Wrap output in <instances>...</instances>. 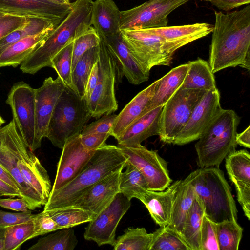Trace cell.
<instances>
[{
  "label": "cell",
  "mask_w": 250,
  "mask_h": 250,
  "mask_svg": "<svg viewBox=\"0 0 250 250\" xmlns=\"http://www.w3.org/2000/svg\"><path fill=\"white\" fill-rule=\"evenodd\" d=\"M127 159L142 172L148 190L163 191L172 182L167 169V162L157 151L149 150L141 144L125 146H117Z\"/></svg>",
  "instance_id": "13"
},
{
  "label": "cell",
  "mask_w": 250,
  "mask_h": 250,
  "mask_svg": "<svg viewBox=\"0 0 250 250\" xmlns=\"http://www.w3.org/2000/svg\"><path fill=\"white\" fill-rule=\"evenodd\" d=\"M188 63L179 65L159 79L154 95L146 112L165 104L182 85L188 71Z\"/></svg>",
  "instance_id": "29"
},
{
  "label": "cell",
  "mask_w": 250,
  "mask_h": 250,
  "mask_svg": "<svg viewBox=\"0 0 250 250\" xmlns=\"http://www.w3.org/2000/svg\"><path fill=\"white\" fill-rule=\"evenodd\" d=\"M201 250H219L217 242L216 223L205 214L201 228Z\"/></svg>",
  "instance_id": "43"
},
{
  "label": "cell",
  "mask_w": 250,
  "mask_h": 250,
  "mask_svg": "<svg viewBox=\"0 0 250 250\" xmlns=\"http://www.w3.org/2000/svg\"><path fill=\"white\" fill-rule=\"evenodd\" d=\"M99 47L98 82L86 103L92 117L95 118L113 113L118 109L115 91L117 74L116 61L104 39L100 38Z\"/></svg>",
  "instance_id": "8"
},
{
  "label": "cell",
  "mask_w": 250,
  "mask_h": 250,
  "mask_svg": "<svg viewBox=\"0 0 250 250\" xmlns=\"http://www.w3.org/2000/svg\"></svg>",
  "instance_id": "60"
},
{
  "label": "cell",
  "mask_w": 250,
  "mask_h": 250,
  "mask_svg": "<svg viewBox=\"0 0 250 250\" xmlns=\"http://www.w3.org/2000/svg\"><path fill=\"white\" fill-rule=\"evenodd\" d=\"M99 52V45L87 51L78 60L72 71L71 89L83 99L92 67L98 61Z\"/></svg>",
  "instance_id": "33"
},
{
  "label": "cell",
  "mask_w": 250,
  "mask_h": 250,
  "mask_svg": "<svg viewBox=\"0 0 250 250\" xmlns=\"http://www.w3.org/2000/svg\"><path fill=\"white\" fill-rule=\"evenodd\" d=\"M125 170L121 172L119 180V192L131 200L139 199L148 190L147 183L142 172L135 166L127 161Z\"/></svg>",
  "instance_id": "34"
},
{
  "label": "cell",
  "mask_w": 250,
  "mask_h": 250,
  "mask_svg": "<svg viewBox=\"0 0 250 250\" xmlns=\"http://www.w3.org/2000/svg\"><path fill=\"white\" fill-rule=\"evenodd\" d=\"M214 14L208 62L212 72L237 66L250 71V4L240 10Z\"/></svg>",
  "instance_id": "1"
},
{
  "label": "cell",
  "mask_w": 250,
  "mask_h": 250,
  "mask_svg": "<svg viewBox=\"0 0 250 250\" xmlns=\"http://www.w3.org/2000/svg\"><path fill=\"white\" fill-rule=\"evenodd\" d=\"M213 29L212 24L197 23L146 29L161 38L174 54L182 46L208 35L212 32Z\"/></svg>",
  "instance_id": "22"
},
{
  "label": "cell",
  "mask_w": 250,
  "mask_h": 250,
  "mask_svg": "<svg viewBox=\"0 0 250 250\" xmlns=\"http://www.w3.org/2000/svg\"><path fill=\"white\" fill-rule=\"evenodd\" d=\"M34 233L32 221L6 227L4 250H20L24 242L33 238Z\"/></svg>",
  "instance_id": "40"
},
{
  "label": "cell",
  "mask_w": 250,
  "mask_h": 250,
  "mask_svg": "<svg viewBox=\"0 0 250 250\" xmlns=\"http://www.w3.org/2000/svg\"><path fill=\"white\" fill-rule=\"evenodd\" d=\"M26 19L24 24L0 40V54L17 41L48 28L57 27L62 22L35 16H27Z\"/></svg>",
  "instance_id": "31"
},
{
  "label": "cell",
  "mask_w": 250,
  "mask_h": 250,
  "mask_svg": "<svg viewBox=\"0 0 250 250\" xmlns=\"http://www.w3.org/2000/svg\"><path fill=\"white\" fill-rule=\"evenodd\" d=\"M65 86L59 76L55 79L49 77L43 81L41 86L35 89V150L41 147L42 139L46 137L51 115Z\"/></svg>",
  "instance_id": "17"
},
{
  "label": "cell",
  "mask_w": 250,
  "mask_h": 250,
  "mask_svg": "<svg viewBox=\"0 0 250 250\" xmlns=\"http://www.w3.org/2000/svg\"><path fill=\"white\" fill-rule=\"evenodd\" d=\"M220 10L229 11L245 4H249L250 0H206Z\"/></svg>",
  "instance_id": "50"
},
{
  "label": "cell",
  "mask_w": 250,
  "mask_h": 250,
  "mask_svg": "<svg viewBox=\"0 0 250 250\" xmlns=\"http://www.w3.org/2000/svg\"><path fill=\"white\" fill-rule=\"evenodd\" d=\"M0 178L14 188L18 190V185L11 175L0 165ZM21 193V192H20Z\"/></svg>",
  "instance_id": "54"
},
{
  "label": "cell",
  "mask_w": 250,
  "mask_h": 250,
  "mask_svg": "<svg viewBox=\"0 0 250 250\" xmlns=\"http://www.w3.org/2000/svg\"><path fill=\"white\" fill-rule=\"evenodd\" d=\"M208 91L180 87L165 104L160 119L161 141L172 144Z\"/></svg>",
  "instance_id": "9"
},
{
  "label": "cell",
  "mask_w": 250,
  "mask_h": 250,
  "mask_svg": "<svg viewBox=\"0 0 250 250\" xmlns=\"http://www.w3.org/2000/svg\"><path fill=\"white\" fill-rule=\"evenodd\" d=\"M104 40L116 61L117 71L120 70L130 83L138 85L148 80L150 72L146 71L134 57L121 32Z\"/></svg>",
  "instance_id": "21"
},
{
  "label": "cell",
  "mask_w": 250,
  "mask_h": 250,
  "mask_svg": "<svg viewBox=\"0 0 250 250\" xmlns=\"http://www.w3.org/2000/svg\"><path fill=\"white\" fill-rule=\"evenodd\" d=\"M121 34L134 57L146 71L150 72L154 66L170 65L174 54L160 37L146 29L123 30Z\"/></svg>",
  "instance_id": "10"
},
{
  "label": "cell",
  "mask_w": 250,
  "mask_h": 250,
  "mask_svg": "<svg viewBox=\"0 0 250 250\" xmlns=\"http://www.w3.org/2000/svg\"><path fill=\"white\" fill-rule=\"evenodd\" d=\"M72 3L56 0H0V11L62 21L71 10Z\"/></svg>",
  "instance_id": "18"
},
{
  "label": "cell",
  "mask_w": 250,
  "mask_h": 250,
  "mask_svg": "<svg viewBox=\"0 0 250 250\" xmlns=\"http://www.w3.org/2000/svg\"><path fill=\"white\" fill-rule=\"evenodd\" d=\"M236 143L244 147L250 148V126L240 133L236 134Z\"/></svg>",
  "instance_id": "53"
},
{
  "label": "cell",
  "mask_w": 250,
  "mask_h": 250,
  "mask_svg": "<svg viewBox=\"0 0 250 250\" xmlns=\"http://www.w3.org/2000/svg\"><path fill=\"white\" fill-rule=\"evenodd\" d=\"M6 103L11 108L18 131L33 152L36 125L35 89L23 81L16 83L8 94Z\"/></svg>",
  "instance_id": "11"
},
{
  "label": "cell",
  "mask_w": 250,
  "mask_h": 250,
  "mask_svg": "<svg viewBox=\"0 0 250 250\" xmlns=\"http://www.w3.org/2000/svg\"><path fill=\"white\" fill-rule=\"evenodd\" d=\"M78 240L73 229H61L39 239L28 250H73Z\"/></svg>",
  "instance_id": "35"
},
{
  "label": "cell",
  "mask_w": 250,
  "mask_h": 250,
  "mask_svg": "<svg viewBox=\"0 0 250 250\" xmlns=\"http://www.w3.org/2000/svg\"><path fill=\"white\" fill-rule=\"evenodd\" d=\"M62 149L51 192L60 189L77 176L96 151H88L84 148L80 134L68 139Z\"/></svg>",
  "instance_id": "16"
},
{
  "label": "cell",
  "mask_w": 250,
  "mask_h": 250,
  "mask_svg": "<svg viewBox=\"0 0 250 250\" xmlns=\"http://www.w3.org/2000/svg\"><path fill=\"white\" fill-rule=\"evenodd\" d=\"M240 117L231 109H222L195 145L200 168L219 167L226 157L235 150Z\"/></svg>",
  "instance_id": "5"
},
{
  "label": "cell",
  "mask_w": 250,
  "mask_h": 250,
  "mask_svg": "<svg viewBox=\"0 0 250 250\" xmlns=\"http://www.w3.org/2000/svg\"><path fill=\"white\" fill-rule=\"evenodd\" d=\"M56 0L60 1L61 2H65V3H69V4L72 3V2H71V0Z\"/></svg>",
  "instance_id": "57"
},
{
  "label": "cell",
  "mask_w": 250,
  "mask_h": 250,
  "mask_svg": "<svg viewBox=\"0 0 250 250\" xmlns=\"http://www.w3.org/2000/svg\"><path fill=\"white\" fill-rule=\"evenodd\" d=\"M117 116V115L114 113L103 115L98 120L86 125L80 135L93 133H108L110 135Z\"/></svg>",
  "instance_id": "44"
},
{
  "label": "cell",
  "mask_w": 250,
  "mask_h": 250,
  "mask_svg": "<svg viewBox=\"0 0 250 250\" xmlns=\"http://www.w3.org/2000/svg\"><path fill=\"white\" fill-rule=\"evenodd\" d=\"M181 181L177 180L163 191L147 190L138 199L160 227L167 226L169 223L174 195Z\"/></svg>",
  "instance_id": "26"
},
{
  "label": "cell",
  "mask_w": 250,
  "mask_h": 250,
  "mask_svg": "<svg viewBox=\"0 0 250 250\" xmlns=\"http://www.w3.org/2000/svg\"><path fill=\"white\" fill-rule=\"evenodd\" d=\"M188 63V70L181 87L208 91L217 89L214 73L207 61L199 58Z\"/></svg>",
  "instance_id": "30"
},
{
  "label": "cell",
  "mask_w": 250,
  "mask_h": 250,
  "mask_svg": "<svg viewBox=\"0 0 250 250\" xmlns=\"http://www.w3.org/2000/svg\"><path fill=\"white\" fill-rule=\"evenodd\" d=\"M122 171L114 172L94 184L70 206L81 208L96 216L120 192L119 180Z\"/></svg>",
  "instance_id": "20"
},
{
  "label": "cell",
  "mask_w": 250,
  "mask_h": 250,
  "mask_svg": "<svg viewBox=\"0 0 250 250\" xmlns=\"http://www.w3.org/2000/svg\"><path fill=\"white\" fill-rule=\"evenodd\" d=\"M121 12L113 0L93 1L91 22L100 38L106 39L121 32Z\"/></svg>",
  "instance_id": "25"
},
{
  "label": "cell",
  "mask_w": 250,
  "mask_h": 250,
  "mask_svg": "<svg viewBox=\"0 0 250 250\" xmlns=\"http://www.w3.org/2000/svg\"><path fill=\"white\" fill-rule=\"evenodd\" d=\"M56 27L22 39L12 44L0 54V68L17 67L34 51L41 47Z\"/></svg>",
  "instance_id": "27"
},
{
  "label": "cell",
  "mask_w": 250,
  "mask_h": 250,
  "mask_svg": "<svg viewBox=\"0 0 250 250\" xmlns=\"http://www.w3.org/2000/svg\"><path fill=\"white\" fill-rule=\"evenodd\" d=\"M222 109L217 88L207 91L194 107L172 144L183 145L198 140Z\"/></svg>",
  "instance_id": "15"
},
{
  "label": "cell",
  "mask_w": 250,
  "mask_h": 250,
  "mask_svg": "<svg viewBox=\"0 0 250 250\" xmlns=\"http://www.w3.org/2000/svg\"><path fill=\"white\" fill-rule=\"evenodd\" d=\"M196 195L187 177L181 180L175 192L170 222L167 226L180 235Z\"/></svg>",
  "instance_id": "28"
},
{
  "label": "cell",
  "mask_w": 250,
  "mask_h": 250,
  "mask_svg": "<svg viewBox=\"0 0 250 250\" xmlns=\"http://www.w3.org/2000/svg\"><path fill=\"white\" fill-rule=\"evenodd\" d=\"M99 76L98 61L93 65L89 76L83 99L86 104L89 100L98 82Z\"/></svg>",
  "instance_id": "51"
},
{
  "label": "cell",
  "mask_w": 250,
  "mask_h": 250,
  "mask_svg": "<svg viewBox=\"0 0 250 250\" xmlns=\"http://www.w3.org/2000/svg\"><path fill=\"white\" fill-rule=\"evenodd\" d=\"M205 214L215 223L237 221V210L231 188L223 171L215 167L199 168L187 177Z\"/></svg>",
  "instance_id": "4"
},
{
  "label": "cell",
  "mask_w": 250,
  "mask_h": 250,
  "mask_svg": "<svg viewBox=\"0 0 250 250\" xmlns=\"http://www.w3.org/2000/svg\"><path fill=\"white\" fill-rule=\"evenodd\" d=\"M110 136L108 133H93L80 135V137L85 149L88 151H95L105 144L106 140Z\"/></svg>",
  "instance_id": "48"
},
{
  "label": "cell",
  "mask_w": 250,
  "mask_h": 250,
  "mask_svg": "<svg viewBox=\"0 0 250 250\" xmlns=\"http://www.w3.org/2000/svg\"><path fill=\"white\" fill-rule=\"evenodd\" d=\"M131 204V200L123 194L117 193L112 201L88 222L83 234L85 239L94 241L100 246L105 244L113 246L118 225Z\"/></svg>",
  "instance_id": "14"
},
{
  "label": "cell",
  "mask_w": 250,
  "mask_h": 250,
  "mask_svg": "<svg viewBox=\"0 0 250 250\" xmlns=\"http://www.w3.org/2000/svg\"><path fill=\"white\" fill-rule=\"evenodd\" d=\"M127 159L121 149L106 143L96 150L86 166L73 180L50 192L43 210L69 207L94 184L114 172L123 170Z\"/></svg>",
  "instance_id": "2"
},
{
  "label": "cell",
  "mask_w": 250,
  "mask_h": 250,
  "mask_svg": "<svg viewBox=\"0 0 250 250\" xmlns=\"http://www.w3.org/2000/svg\"><path fill=\"white\" fill-rule=\"evenodd\" d=\"M32 221L34 231L33 238L60 229L55 222L47 212L44 210L40 213L35 214Z\"/></svg>",
  "instance_id": "45"
},
{
  "label": "cell",
  "mask_w": 250,
  "mask_h": 250,
  "mask_svg": "<svg viewBox=\"0 0 250 250\" xmlns=\"http://www.w3.org/2000/svg\"><path fill=\"white\" fill-rule=\"evenodd\" d=\"M45 211L55 222L60 229L70 228L89 222L94 217L91 212L74 206L55 208Z\"/></svg>",
  "instance_id": "36"
},
{
  "label": "cell",
  "mask_w": 250,
  "mask_h": 250,
  "mask_svg": "<svg viewBox=\"0 0 250 250\" xmlns=\"http://www.w3.org/2000/svg\"><path fill=\"white\" fill-rule=\"evenodd\" d=\"M159 79L138 93L117 115L110 136L116 140L134 122L146 112Z\"/></svg>",
  "instance_id": "24"
},
{
  "label": "cell",
  "mask_w": 250,
  "mask_h": 250,
  "mask_svg": "<svg viewBox=\"0 0 250 250\" xmlns=\"http://www.w3.org/2000/svg\"><path fill=\"white\" fill-rule=\"evenodd\" d=\"M100 38L91 26L87 30L76 38L73 42L72 71L76 63L85 52L98 46Z\"/></svg>",
  "instance_id": "42"
},
{
  "label": "cell",
  "mask_w": 250,
  "mask_h": 250,
  "mask_svg": "<svg viewBox=\"0 0 250 250\" xmlns=\"http://www.w3.org/2000/svg\"><path fill=\"white\" fill-rule=\"evenodd\" d=\"M35 214L31 210L10 212L0 210V226L7 227L32 221Z\"/></svg>",
  "instance_id": "47"
},
{
  "label": "cell",
  "mask_w": 250,
  "mask_h": 250,
  "mask_svg": "<svg viewBox=\"0 0 250 250\" xmlns=\"http://www.w3.org/2000/svg\"><path fill=\"white\" fill-rule=\"evenodd\" d=\"M6 13L2 12L1 11H0V18H1L2 16H3Z\"/></svg>",
  "instance_id": "58"
},
{
  "label": "cell",
  "mask_w": 250,
  "mask_h": 250,
  "mask_svg": "<svg viewBox=\"0 0 250 250\" xmlns=\"http://www.w3.org/2000/svg\"><path fill=\"white\" fill-rule=\"evenodd\" d=\"M152 233L149 250H190L180 235L167 225Z\"/></svg>",
  "instance_id": "38"
},
{
  "label": "cell",
  "mask_w": 250,
  "mask_h": 250,
  "mask_svg": "<svg viewBox=\"0 0 250 250\" xmlns=\"http://www.w3.org/2000/svg\"><path fill=\"white\" fill-rule=\"evenodd\" d=\"M225 167L234 184L237 200L244 214L250 220V155L245 149L234 151L225 158Z\"/></svg>",
  "instance_id": "19"
},
{
  "label": "cell",
  "mask_w": 250,
  "mask_h": 250,
  "mask_svg": "<svg viewBox=\"0 0 250 250\" xmlns=\"http://www.w3.org/2000/svg\"><path fill=\"white\" fill-rule=\"evenodd\" d=\"M73 42L67 44L53 58L50 67L53 68L64 84L71 88L72 61Z\"/></svg>",
  "instance_id": "41"
},
{
  "label": "cell",
  "mask_w": 250,
  "mask_h": 250,
  "mask_svg": "<svg viewBox=\"0 0 250 250\" xmlns=\"http://www.w3.org/2000/svg\"><path fill=\"white\" fill-rule=\"evenodd\" d=\"M0 196H7L10 197H21L20 192L7 184L0 178Z\"/></svg>",
  "instance_id": "52"
},
{
  "label": "cell",
  "mask_w": 250,
  "mask_h": 250,
  "mask_svg": "<svg viewBox=\"0 0 250 250\" xmlns=\"http://www.w3.org/2000/svg\"><path fill=\"white\" fill-rule=\"evenodd\" d=\"M92 0H76L68 15L54 29L43 44L20 65L22 73L34 75L51 66L53 58L62 49L91 26Z\"/></svg>",
  "instance_id": "3"
},
{
  "label": "cell",
  "mask_w": 250,
  "mask_h": 250,
  "mask_svg": "<svg viewBox=\"0 0 250 250\" xmlns=\"http://www.w3.org/2000/svg\"><path fill=\"white\" fill-rule=\"evenodd\" d=\"M219 250H238L242 237L243 228L235 221L216 223Z\"/></svg>",
  "instance_id": "39"
},
{
  "label": "cell",
  "mask_w": 250,
  "mask_h": 250,
  "mask_svg": "<svg viewBox=\"0 0 250 250\" xmlns=\"http://www.w3.org/2000/svg\"><path fill=\"white\" fill-rule=\"evenodd\" d=\"M164 105L146 112L131 124L117 139L118 146H131L141 144L147 138L159 135Z\"/></svg>",
  "instance_id": "23"
},
{
  "label": "cell",
  "mask_w": 250,
  "mask_h": 250,
  "mask_svg": "<svg viewBox=\"0 0 250 250\" xmlns=\"http://www.w3.org/2000/svg\"><path fill=\"white\" fill-rule=\"evenodd\" d=\"M152 233H148L144 228H128L123 234L116 239L114 250H149Z\"/></svg>",
  "instance_id": "37"
},
{
  "label": "cell",
  "mask_w": 250,
  "mask_h": 250,
  "mask_svg": "<svg viewBox=\"0 0 250 250\" xmlns=\"http://www.w3.org/2000/svg\"><path fill=\"white\" fill-rule=\"evenodd\" d=\"M26 17L13 14H5L0 18V40L26 22Z\"/></svg>",
  "instance_id": "46"
},
{
  "label": "cell",
  "mask_w": 250,
  "mask_h": 250,
  "mask_svg": "<svg viewBox=\"0 0 250 250\" xmlns=\"http://www.w3.org/2000/svg\"><path fill=\"white\" fill-rule=\"evenodd\" d=\"M5 123V121L4 119L2 117L0 114V127Z\"/></svg>",
  "instance_id": "56"
},
{
  "label": "cell",
  "mask_w": 250,
  "mask_h": 250,
  "mask_svg": "<svg viewBox=\"0 0 250 250\" xmlns=\"http://www.w3.org/2000/svg\"><path fill=\"white\" fill-rule=\"evenodd\" d=\"M0 206L4 208L19 212H24L29 210L26 201L21 197L13 199V197L1 198Z\"/></svg>",
  "instance_id": "49"
},
{
  "label": "cell",
  "mask_w": 250,
  "mask_h": 250,
  "mask_svg": "<svg viewBox=\"0 0 250 250\" xmlns=\"http://www.w3.org/2000/svg\"><path fill=\"white\" fill-rule=\"evenodd\" d=\"M204 214L203 204L196 197L180 233L190 250H201V228Z\"/></svg>",
  "instance_id": "32"
},
{
  "label": "cell",
  "mask_w": 250,
  "mask_h": 250,
  "mask_svg": "<svg viewBox=\"0 0 250 250\" xmlns=\"http://www.w3.org/2000/svg\"><path fill=\"white\" fill-rule=\"evenodd\" d=\"M6 228L0 226V250H4Z\"/></svg>",
  "instance_id": "55"
},
{
  "label": "cell",
  "mask_w": 250,
  "mask_h": 250,
  "mask_svg": "<svg viewBox=\"0 0 250 250\" xmlns=\"http://www.w3.org/2000/svg\"><path fill=\"white\" fill-rule=\"evenodd\" d=\"M189 0H149L121 12L120 30H134L167 26L168 15Z\"/></svg>",
  "instance_id": "12"
},
{
  "label": "cell",
  "mask_w": 250,
  "mask_h": 250,
  "mask_svg": "<svg viewBox=\"0 0 250 250\" xmlns=\"http://www.w3.org/2000/svg\"></svg>",
  "instance_id": "59"
},
{
  "label": "cell",
  "mask_w": 250,
  "mask_h": 250,
  "mask_svg": "<svg viewBox=\"0 0 250 250\" xmlns=\"http://www.w3.org/2000/svg\"><path fill=\"white\" fill-rule=\"evenodd\" d=\"M91 117L84 100L65 86L51 115L46 138L62 149L68 139L81 133Z\"/></svg>",
  "instance_id": "6"
},
{
  "label": "cell",
  "mask_w": 250,
  "mask_h": 250,
  "mask_svg": "<svg viewBox=\"0 0 250 250\" xmlns=\"http://www.w3.org/2000/svg\"><path fill=\"white\" fill-rule=\"evenodd\" d=\"M29 148L19 134L14 120L0 127V165L17 183L22 198L29 209L34 210L44 205L40 196L24 181L18 169L17 162Z\"/></svg>",
  "instance_id": "7"
}]
</instances>
